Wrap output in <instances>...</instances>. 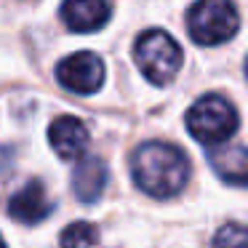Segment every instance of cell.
Returning a JSON list of instances; mask_svg holds the SVG:
<instances>
[{"label":"cell","mask_w":248,"mask_h":248,"mask_svg":"<svg viewBox=\"0 0 248 248\" xmlns=\"http://www.w3.org/2000/svg\"><path fill=\"white\" fill-rule=\"evenodd\" d=\"M134 182L152 198H173L189 179V160L176 144L147 141L131 157Z\"/></svg>","instance_id":"obj_1"},{"label":"cell","mask_w":248,"mask_h":248,"mask_svg":"<svg viewBox=\"0 0 248 248\" xmlns=\"http://www.w3.org/2000/svg\"><path fill=\"white\" fill-rule=\"evenodd\" d=\"M134 59L152 86H168L182 70V48L163 30H147L134 46Z\"/></svg>","instance_id":"obj_2"},{"label":"cell","mask_w":248,"mask_h":248,"mask_svg":"<svg viewBox=\"0 0 248 248\" xmlns=\"http://www.w3.org/2000/svg\"><path fill=\"white\" fill-rule=\"evenodd\" d=\"M187 128L200 144L216 147L237 131V112L224 96L208 93L198 99L187 112Z\"/></svg>","instance_id":"obj_3"},{"label":"cell","mask_w":248,"mask_h":248,"mask_svg":"<svg viewBox=\"0 0 248 248\" xmlns=\"http://www.w3.org/2000/svg\"><path fill=\"white\" fill-rule=\"evenodd\" d=\"M237 8L232 0H198L187 14L189 38L198 46L227 43L237 32Z\"/></svg>","instance_id":"obj_4"},{"label":"cell","mask_w":248,"mask_h":248,"mask_svg":"<svg viewBox=\"0 0 248 248\" xmlns=\"http://www.w3.org/2000/svg\"><path fill=\"white\" fill-rule=\"evenodd\" d=\"M56 80L72 93H96L104 83V64L96 54L91 51H78V54L67 56L56 67Z\"/></svg>","instance_id":"obj_5"},{"label":"cell","mask_w":248,"mask_h":248,"mask_svg":"<svg viewBox=\"0 0 248 248\" xmlns=\"http://www.w3.org/2000/svg\"><path fill=\"white\" fill-rule=\"evenodd\" d=\"M51 211H54V200L43 187V182H27L8 200V214L19 224H40Z\"/></svg>","instance_id":"obj_6"},{"label":"cell","mask_w":248,"mask_h":248,"mask_svg":"<svg viewBox=\"0 0 248 248\" xmlns=\"http://www.w3.org/2000/svg\"><path fill=\"white\" fill-rule=\"evenodd\" d=\"M48 141L54 147V152L62 157V160H78L83 157V152L88 150V128L83 120L72 118V115H62L51 123L48 128Z\"/></svg>","instance_id":"obj_7"},{"label":"cell","mask_w":248,"mask_h":248,"mask_svg":"<svg viewBox=\"0 0 248 248\" xmlns=\"http://www.w3.org/2000/svg\"><path fill=\"white\" fill-rule=\"evenodd\" d=\"M109 0H64L62 3V19L72 32H96L107 24Z\"/></svg>","instance_id":"obj_8"},{"label":"cell","mask_w":248,"mask_h":248,"mask_svg":"<svg viewBox=\"0 0 248 248\" xmlns=\"http://www.w3.org/2000/svg\"><path fill=\"white\" fill-rule=\"evenodd\" d=\"M107 187V166L99 157H83L72 171V189L80 203L91 205L102 198Z\"/></svg>","instance_id":"obj_9"},{"label":"cell","mask_w":248,"mask_h":248,"mask_svg":"<svg viewBox=\"0 0 248 248\" xmlns=\"http://www.w3.org/2000/svg\"><path fill=\"white\" fill-rule=\"evenodd\" d=\"M211 166L224 182L243 187L246 184V171H248V155L243 144H227L211 152Z\"/></svg>","instance_id":"obj_10"},{"label":"cell","mask_w":248,"mask_h":248,"mask_svg":"<svg viewBox=\"0 0 248 248\" xmlns=\"http://www.w3.org/2000/svg\"><path fill=\"white\" fill-rule=\"evenodd\" d=\"M99 243V230L91 221H75L59 237L62 248H93Z\"/></svg>","instance_id":"obj_11"},{"label":"cell","mask_w":248,"mask_h":248,"mask_svg":"<svg viewBox=\"0 0 248 248\" xmlns=\"http://www.w3.org/2000/svg\"><path fill=\"white\" fill-rule=\"evenodd\" d=\"M214 248H246V227L240 221L224 224L214 237Z\"/></svg>","instance_id":"obj_12"},{"label":"cell","mask_w":248,"mask_h":248,"mask_svg":"<svg viewBox=\"0 0 248 248\" xmlns=\"http://www.w3.org/2000/svg\"><path fill=\"white\" fill-rule=\"evenodd\" d=\"M0 248H6V243H3V237H0Z\"/></svg>","instance_id":"obj_13"}]
</instances>
